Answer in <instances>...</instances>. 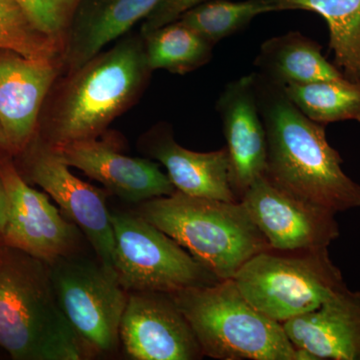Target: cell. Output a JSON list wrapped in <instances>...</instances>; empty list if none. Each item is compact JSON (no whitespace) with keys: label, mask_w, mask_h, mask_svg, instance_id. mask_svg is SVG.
<instances>
[{"label":"cell","mask_w":360,"mask_h":360,"mask_svg":"<svg viewBox=\"0 0 360 360\" xmlns=\"http://www.w3.org/2000/svg\"><path fill=\"white\" fill-rule=\"evenodd\" d=\"M0 348L14 360H82L84 347L59 307L49 265L0 243Z\"/></svg>","instance_id":"obj_3"},{"label":"cell","mask_w":360,"mask_h":360,"mask_svg":"<svg viewBox=\"0 0 360 360\" xmlns=\"http://www.w3.org/2000/svg\"><path fill=\"white\" fill-rule=\"evenodd\" d=\"M2 241V238H1V236H0V243H1Z\"/></svg>","instance_id":"obj_29"},{"label":"cell","mask_w":360,"mask_h":360,"mask_svg":"<svg viewBox=\"0 0 360 360\" xmlns=\"http://www.w3.org/2000/svg\"><path fill=\"white\" fill-rule=\"evenodd\" d=\"M82 0H18L39 30L58 39L63 37Z\"/></svg>","instance_id":"obj_25"},{"label":"cell","mask_w":360,"mask_h":360,"mask_svg":"<svg viewBox=\"0 0 360 360\" xmlns=\"http://www.w3.org/2000/svg\"><path fill=\"white\" fill-rule=\"evenodd\" d=\"M142 37L146 61L153 71L184 75L212 60L214 45L179 20Z\"/></svg>","instance_id":"obj_21"},{"label":"cell","mask_w":360,"mask_h":360,"mask_svg":"<svg viewBox=\"0 0 360 360\" xmlns=\"http://www.w3.org/2000/svg\"><path fill=\"white\" fill-rule=\"evenodd\" d=\"M7 215H8V198H7L6 187L0 177V236H2L6 229Z\"/></svg>","instance_id":"obj_27"},{"label":"cell","mask_w":360,"mask_h":360,"mask_svg":"<svg viewBox=\"0 0 360 360\" xmlns=\"http://www.w3.org/2000/svg\"><path fill=\"white\" fill-rule=\"evenodd\" d=\"M278 11H309L328 22L335 65L350 82H360V0H274Z\"/></svg>","instance_id":"obj_20"},{"label":"cell","mask_w":360,"mask_h":360,"mask_svg":"<svg viewBox=\"0 0 360 360\" xmlns=\"http://www.w3.org/2000/svg\"><path fill=\"white\" fill-rule=\"evenodd\" d=\"M60 75L59 59L0 49V146L7 155H20L35 139L45 101Z\"/></svg>","instance_id":"obj_13"},{"label":"cell","mask_w":360,"mask_h":360,"mask_svg":"<svg viewBox=\"0 0 360 360\" xmlns=\"http://www.w3.org/2000/svg\"><path fill=\"white\" fill-rule=\"evenodd\" d=\"M139 149L167 169L175 189L186 195L236 202L229 180L226 148L196 153L177 143L167 122L151 127L139 139Z\"/></svg>","instance_id":"obj_16"},{"label":"cell","mask_w":360,"mask_h":360,"mask_svg":"<svg viewBox=\"0 0 360 360\" xmlns=\"http://www.w3.org/2000/svg\"><path fill=\"white\" fill-rule=\"evenodd\" d=\"M232 279L255 309L281 324L316 309L347 286L328 248H269L251 257Z\"/></svg>","instance_id":"obj_6"},{"label":"cell","mask_w":360,"mask_h":360,"mask_svg":"<svg viewBox=\"0 0 360 360\" xmlns=\"http://www.w3.org/2000/svg\"><path fill=\"white\" fill-rule=\"evenodd\" d=\"M125 354L134 360H196L200 343L172 295L129 292L120 329Z\"/></svg>","instance_id":"obj_14"},{"label":"cell","mask_w":360,"mask_h":360,"mask_svg":"<svg viewBox=\"0 0 360 360\" xmlns=\"http://www.w3.org/2000/svg\"><path fill=\"white\" fill-rule=\"evenodd\" d=\"M205 1L208 0H163L155 7V11H151L148 18L142 21L141 34H148L161 26L174 22L187 11Z\"/></svg>","instance_id":"obj_26"},{"label":"cell","mask_w":360,"mask_h":360,"mask_svg":"<svg viewBox=\"0 0 360 360\" xmlns=\"http://www.w3.org/2000/svg\"><path fill=\"white\" fill-rule=\"evenodd\" d=\"M278 11L274 0H208L182 14L179 20L215 45L245 30L259 14Z\"/></svg>","instance_id":"obj_23"},{"label":"cell","mask_w":360,"mask_h":360,"mask_svg":"<svg viewBox=\"0 0 360 360\" xmlns=\"http://www.w3.org/2000/svg\"><path fill=\"white\" fill-rule=\"evenodd\" d=\"M239 201L272 250L328 248L340 236L335 213L296 198L264 175L252 182Z\"/></svg>","instance_id":"obj_11"},{"label":"cell","mask_w":360,"mask_h":360,"mask_svg":"<svg viewBox=\"0 0 360 360\" xmlns=\"http://www.w3.org/2000/svg\"><path fill=\"white\" fill-rule=\"evenodd\" d=\"M122 146L120 135L106 130L96 139L52 148L68 167L82 170L125 202L141 205L176 191L158 163L124 155Z\"/></svg>","instance_id":"obj_12"},{"label":"cell","mask_w":360,"mask_h":360,"mask_svg":"<svg viewBox=\"0 0 360 360\" xmlns=\"http://www.w3.org/2000/svg\"><path fill=\"white\" fill-rule=\"evenodd\" d=\"M153 72L143 37L127 33L77 70L59 75L37 135L51 146L98 137L141 98Z\"/></svg>","instance_id":"obj_1"},{"label":"cell","mask_w":360,"mask_h":360,"mask_svg":"<svg viewBox=\"0 0 360 360\" xmlns=\"http://www.w3.org/2000/svg\"><path fill=\"white\" fill-rule=\"evenodd\" d=\"M229 160V180L238 201L266 169L267 137L253 73L229 82L217 103Z\"/></svg>","instance_id":"obj_15"},{"label":"cell","mask_w":360,"mask_h":360,"mask_svg":"<svg viewBox=\"0 0 360 360\" xmlns=\"http://www.w3.org/2000/svg\"><path fill=\"white\" fill-rule=\"evenodd\" d=\"M8 155L6 153V151L2 149L1 146H0V160H1L2 158H4V156Z\"/></svg>","instance_id":"obj_28"},{"label":"cell","mask_w":360,"mask_h":360,"mask_svg":"<svg viewBox=\"0 0 360 360\" xmlns=\"http://www.w3.org/2000/svg\"><path fill=\"white\" fill-rule=\"evenodd\" d=\"M193 328L203 356L298 360L283 324L255 309L233 279L169 293Z\"/></svg>","instance_id":"obj_5"},{"label":"cell","mask_w":360,"mask_h":360,"mask_svg":"<svg viewBox=\"0 0 360 360\" xmlns=\"http://www.w3.org/2000/svg\"><path fill=\"white\" fill-rule=\"evenodd\" d=\"M13 160L26 181L41 187L53 198L66 219L89 240L101 266L116 276L115 236L105 193L75 176L39 135Z\"/></svg>","instance_id":"obj_9"},{"label":"cell","mask_w":360,"mask_h":360,"mask_svg":"<svg viewBox=\"0 0 360 360\" xmlns=\"http://www.w3.org/2000/svg\"><path fill=\"white\" fill-rule=\"evenodd\" d=\"M0 49L30 58L59 59L63 45L37 27L18 0H0Z\"/></svg>","instance_id":"obj_24"},{"label":"cell","mask_w":360,"mask_h":360,"mask_svg":"<svg viewBox=\"0 0 360 360\" xmlns=\"http://www.w3.org/2000/svg\"><path fill=\"white\" fill-rule=\"evenodd\" d=\"M321 45L298 32L265 40L255 58L257 72L283 86L345 77L321 53Z\"/></svg>","instance_id":"obj_19"},{"label":"cell","mask_w":360,"mask_h":360,"mask_svg":"<svg viewBox=\"0 0 360 360\" xmlns=\"http://www.w3.org/2000/svg\"><path fill=\"white\" fill-rule=\"evenodd\" d=\"M49 265L59 307L86 356L115 354L129 295L117 277L77 253Z\"/></svg>","instance_id":"obj_8"},{"label":"cell","mask_w":360,"mask_h":360,"mask_svg":"<svg viewBox=\"0 0 360 360\" xmlns=\"http://www.w3.org/2000/svg\"><path fill=\"white\" fill-rule=\"evenodd\" d=\"M163 0H82L63 37L61 75L77 70L143 21Z\"/></svg>","instance_id":"obj_18"},{"label":"cell","mask_w":360,"mask_h":360,"mask_svg":"<svg viewBox=\"0 0 360 360\" xmlns=\"http://www.w3.org/2000/svg\"><path fill=\"white\" fill-rule=\"evenodd\" d=\"M135 213L176 241L219 281L233 278L251 257L269 248L240 201L176 191L137 205Z\"/></svg>","instance_id":"obj_4"},{"label":"cell","mask_w":360,"mask_h":360,"mask_svg":"<svg viewBox=\"0 0 360 360\" xmlns=\"http://www.w3.org/2000/svg\"><path fill=\"white\" fill-rule=\"evenodd\" d=\"M0 177L8 198V215L1 236L6 245L47 264L78 253L82 232L60 214L46 194L30 186L18 172L13 156L0 160Z\"/></svg>","instance_id":"obj_10"},{"label":"cell","mask_w":360,"mask_h":360,"mask_svg":"<svg viewBox=\"0 0 360 360\" xmlns=\"http://www.w3.org/2000/svg\"><path fill=\"white\" fill-rule=\"evenodd\" d=\"M288 98L312 122H360V82L345 77L284 86Z\"/></svg>","instance_id":"obj_22"},{"label":"cell","mask_w":360,"mask_h":360,"mask_svg":"<svg viewBox=\"0 0 360 360\" xmlns=\"http://www.w3.org/2000/svg\"><path fill=\"white\" fill-rule=\"evenodd\" d=\"M115 269L127 292L174 293L219 279L176 241L136 213L110 212Z\"/></svg>","instance_id":"obj_7"},{"label":"cell","mask_w":360,"mask_h":360,"mask_svg":"<svg viewBox=\"0 0 360 360\" xmlns=\"http://www.w3.org/2000/svg\"><path fill=\"white\" fill-rule=\"evenodd\" d=\"M283 326L295 347L314 360H360L359 291L347 286Z\"/></svg>","instance_id":"obj_17"},{"label":"cell","mask_w":360,"mask_h":360,"mask_svg":"<svg viewBox=\"0 0 360 360\" xmlns=\"http://www.w3.org/2000/svg\"><path fill=\"white\" fill-rule=\"evenodd\" d=\"M258 108L267 137L264 176L300 200L333 213L360 207V186L341 168L326 139V125L293 104L284 86L253 72Z\"/></svg>","instance_id":"obj_2"}]
</instances>
